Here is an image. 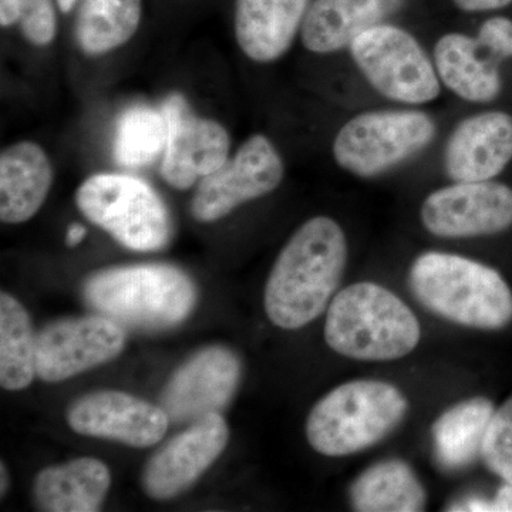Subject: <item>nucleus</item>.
<instances>
[{
	"instance_id": "cd10ccee",
	"label": "nucleus",
	"mask_w": 512,
	"mask_h": 512,
	"mask_svg": "<svg viewBox=\"0 0 512 512\" xmlns=\"http://www.w3.org/2000/svg\"><path fill=\"white\" fill-rule=\"evenodd\" d=\"M481 456L494 474L512 485V397L491 417Z\"/></svg>"
},
{
	"instance_id": "2eb2a0df",
	"label": "nucleus",
	"mask_w": 512,
	"mask_h": 512,
	"mask_svg": "<svg viewBox=\"0 0 512 512\" xmlns=\"http://www.w3.org/2000/svg\"><path fill=\"white\" fill-rule=\"evenodd\" d=\"M66 417L77 434L136 448L157 444L170 424L163 407L117 390L84 394L70 404Z\"/></svg>"
},
{
	"instance_id": "9d476101",
	"label": "nucleus",
	"mask_w": 512,
	"mask_h": 512,
	"mask_svg": "<svg viewBox=\"0 0 512 512\" xmlns=\"http://www.w3.org/2000/svg\"><path fill=\"white\" fill-rule=\"evenodd\" d=\"M420 220L434 237H487L512 227V190L488 181H453L430 192L420 208Z\"/></svg>"
},
{
	"instance_id": "5701e85b",
	"label": "nucleus",
	"mask_w": 512,
	"mask_h": 512,
	"mask_svg": "<svg viewBox=\"0 0 512 512\" xmlns=\"http://www.w3.org/2000/svg\"><path fill=\"white\" fill-rule=\"evenodd\" d=\"M495 413L485 397H473L450 407L433 424L434 451L446 470H461L481 454L485 431Z\"/></svg>"
},
{
	"instance_id": "473e14b6",
	"label": "nucleus",
	"mask_w": 512,
	"mask_h": 512,
	"mask_svg": "<svg viewBox=\"0 0 512 512\" xmlns=\"http://www.w3.org/2000/svg\"><path fill=\"white\" fill-rule=\"evenodd\" d=\"M0 477H2V484H0V493L5 495L6 490H8L9 480H8V471H6L5 464H0Z\"/></svg>"
},
{
	"instance_id": "4be33fe9",
	"label": "nucleus",
	"mask_w": 512,
	"mask_h": 512,
	"mask_svg": "<svg viewBox=\"0 0 512 512\" xmlns=\"http://www.w3.org/2000/svg\"><path fill=\"white\" fill-rule=\"evenodd\" d=\"M350 501L360 512H417L426 507L427 494L409 464L387 460L353 481Z\"/></svg>"
},
{
	"instance_id": "c756f323",
	"label": "nucleus",
	"mask_w": 512,
	"mask_h": 512,
	"mask_svg": "<svg viewBox=\"0 0 512 512\" xmlns=\"http://www.w3.org/2000/svg\"><path fill=\"white\" fill-rule=\"evenodd\" d=\"M458 511H497L512 512V485L505 484L498 491L494 501L470 500L464 505H460Z\"/></svg>"
},
{
	"instance_id": "7ed1b4c3",
	"label": "nucleus",
	"mask_w": 512,
	"mask_h": 512,
	"mask_svg": "<svg viewBox=\"0 0 512 512\" xmlns=\"http://www.w3.org/2000/svg\"><path fill=\"white\" fill-rule=\"evenodd\" d=\"M421 329L412 309L389 289L359 282L330 302L325 339L339 355L363 362H389L410 355Z\"/></svg>"
},
{
	"instance_id": "20e7f679",
	"label": "nucleus",
	"mask_w": 512,
	"mask_h": 512,
	"mask_svg": "<svg viewBox=\"0 0 512 512\" xmlns=\"http://www.w3.org/2000/svg\"><path fill=\"white\" fill-rule=\"evenodd\" d=\"M84 299L117 323L164 329L187 319L197 302L190 276L165 264L117 266L94 272L84 282Z\"/></svg>"
},
{
	"instance_id": "39448f33",
	"label": "nucleus",
	"mask_w": 512,
	"mask_h": 512,
	"mask_svg": "<svg viewBox=\"0 0 512 512\" xmlns=\"http://www.w3.org/2000/svg\"><path fill=\"white\" fill-rule=\"evenodd\" d=\"M409 403L393 384L355 380L340 384L313 406L306 437L316 453L345 457L376 446L406 417Z\"/></svg>"
},
{
	"instance_id": "2f4dec72",
	"label": "nucleus",
	"mask_w": 512,
	"mask_h": 512,
	"mask_svg": "<svg viewBox=\"0 0 512 512\" xmlns=\"http://www.w3.org/2000/svg\"><path fill=\"white\" fill-rule=\"evenodd\" d=\"M87 229L80 224L70 225L69 229H67L66 234V245L67 247H77L80 242L86 238Z\"/></svg>"
},
{
	"instance_id": "72a5a7b5",
	"label": "nucleus",
	"mask_w": 512,
	"mask_h": 512,
	"mask_svg": "<svg viewBox=\"0 0 512 512\" xmlns=\"http://www.w3.org/2000/svg\"><path fill=\"white\" fill-rule=\"evenodd\" d=\"M79 0H57V5H59L60 10L64 13L72 12L74 6Z\"/></svg>"
},
{
	"instance_id": "a878e982",
	"label": "nucleus",
	"mask_w": 512,
	"mask_h": 512,
	"mask_svg": "<svg viewBox=\"0 0 512 512\" xmlns=\"http://www.w3.org/2000/svg\"><path fill=\"white\" fill-rule=\"evenodd\" d=\"M167 121L163 111L131 107L121 114L114 140V158L126 168H143L164 154Z\"/></svg>"
},
{
	"instance_id": "bb28decb",
	"label": "nucleus",
	"mask_w": 512,
	"mask_h": 512,
	"mask_svg": "<svg viewBox=\"0 0 512 512\" xmlns=\"http://www.w3.org/2000/svg\"><path fill=\"white\" fill-rule=\"evenodd\" d=\"M15 25L33 46H49L57 33L53 0H0V26Z\"/></svg>"
},
{
	"instance_id": "4468645a",
	"label": "nucleus",
	"mask_w": 512,
	"mask_h": 512,
	"mask_svg": "<svg viewBox=\"0 0 512 512\" xmlns=\"http://www.w3.org/2000/svg\"><path fill=\"white\" fill-rule=\"evenodd\" d=\"M228 440V424L220 413L194 421L148 460L144 491L158 501L183 494L224 453Z\"/></svg>"
},
{
	"instance_id": "0eeeda50",
	"label": "nucleus",
	"mask_w": 512,
	"mask_h": 512,
	"mask_svg": "<svg viewBox=\"0 0 512 512\" xmlns=\"http://www.w3.org/2000/svg\"><path fill=\"white\" fill-rule=\"evenodd\" d=\"M77 208L120 245L153 252L170 241L171 220L160 195L130 175L96 174L77 188Z\"/></svg>"
},
{
	"instance_id": "dca6fc26",
	"label": "nucleus",
	"mask_w": 512,
	"mask_h": 512,
	"mask_svg": "<svg viewBox=\"0 0 512 512\" xmlns=\"http://www.w3.org/2000/svg\"><path fill=\"white\" fill-rule=\"evenodd\" d=\"M512 160V114L481 111L460 120L446 141L444 171L453 181L494 180Z\"/></svg>"
},
{
	"instance_id": "f3484780",
	"label": "nucleus",
	"mask_w": 512,
	"mask_h": 512,
	"mask_svg": "<svg viewBox=\"0 0 512 512\" xmlns=\"http://www.w3.org/2000/svg\"><path fill=\"white\" fill-rule=\"evenodd\" d=\"M406 0H312L301 39L308 52L333 55L349 50L357 36L386 23Z\"/></svg>"
},
{
	"instance_id": "f8f14e48",
	"label": "nucleus",
	"mask_w": 512,
	"mask_h": 512,
	"mask_svg": "<svg viewBox=\"0 0 512 512\" xmlns=\"http://www.w3.org/2000/svg\"><path fill=\"white\" fill-rule=\"evenodd\" d=\"M161 111L167 121L161 175L175 190H188L228 160L231 137L218 121L198 117L183 94L168 96Z\"/></svg>"
},
{
	"instance_id": "7c9ffc66",
	"label": "nucleus",
	"mask_w": 512,
	"mask_h": 512,
	"mask_svg": "<svg viewBox=\"0 0 512 512\" xmlns=\"http://www.w3.org/2000/svg\"><path fill=\"white\" fill-rule=\"evenodd\" d=\"M453 3L461 12L478 13L507 8L512 0H453Z\"/></svg>"
},
{
	"instance_id": "6e6552de",
	"label": "nucleus",
	"mask_w": 512,
	"mask_h": 512,
	"mask_svg": "<svg viewBox=\"0 0 512 512\" xmlns=\"http://www.w3.org/2000/svg\"><path fill=\"white\" fill-rule=\"evenodd\" d=\"M349 53L363 79L384 99L416 107L440 97L443 86L433 57L409 30L382 23L357 36Z\"/></svg>"
},
{
	"instance_id": "ddd939ff",
	"label": "nucleus",
	"mask_w": 512,
	"mask_h": 512,
	"mask_svg": "<svg viewBox=\"0 0 512 512\" xmlns=\"http://www.w3.org/2000/svg\"><path fill=\"white\" fill-rule=\"evenodd\" d=\"M242 366L239 357L224 346L198 350L175 370L160 404L170 423H194L220 413L237 392Z\"/></svg>"
},
{
	"instance_id": "412c9836",
	"label": "nucleus",
	"mask_w": 512,
	"mask_h": 512,
	"mask_svg": "<svg viewBox=\"0 0 512 512\" xmlns=\"http://www.w3.org/2000/svg\"><path fill=\"white\" fill-rule=\"evenodd\" d=\"M111 485L109 467L97 458L83 457L40 471L33 500L40 511H99Z\"/></svg>"
},
{
	"instance_id": "b1692460",
	"label": "nucleus",
	"mask_w": 512,
	"mask_h": 512,
	"mask_svg": "<svg viewBox=\"0 0 512 512\" xmlns=\"http://www.w3.org/2000/svg\"><path fill=\"white\" fill-rule=\"evenodd\" d=\"M141 0H80L76 42L87 56H103L126 45L140 28Z\"/></svg>"
},
{
	"instance_id": "393cba45",
	"label": "nucleus",
	"mask_w": 512,
	"mask_h": 512,
	"mask_svg": "<svg viewBox=\"0 0 512 512\" xmlns=\"http://www.w3.org/2000/svg\"><path fill=\"white\" fill-rule=\"evenodd\" d=\"M36 373V335L18 299L0 293V384L10 392L26 389Z\"/></svg>"
},
{
	"instance_id": "6ab92c4d",
	"label": "nucleus",
	"mask_w": 512,
	"mask_h": 512,
	"mask_svg": "<svg viewBox=\"0 0 512 512\" xmlns=\"http://www.w3.org/2000/svg\"><path fill=\"white\" fill-rule=\"evenodd\" d=\"M433 63L441 86L467 103H491L503 92L497 60L487 55L476 37L461 32L440 36Z\"/></svg>"
},
{
	"instance_id": "423d86ee",
	"label": "nucleus",
	"mask_w": 512,
	"mask_h": 512,
	"mask_svg": "<svg viewBox=\"0 0 512 512\" xmlns=\"http://www.w3.org/2000/svg\"><path fill=\"white\" fill-rule=\"evenodd\" d=\"M436 134V120L416 107L362 111L333 138V160L355 177H379L423 153Z\"/></svg>"
},
{
	"instance_id": "f257e3e1",
	"label": "nucleus",
	"mask_w": 512,
	"mask_h": 512,
	"mask_svg": "<svg viewBox=\"0 0 512 512\" xmlns=\"http://www.w3.org/2000/svg\"><path fill=\"white\" fill-rule=\"evenodd\" d=\"M348 264V239L329 217H315L293 232L265 286L264 305L278 328L301 329L319 318Z\"/></svg>"
},
{
	"instance_id": "f03ea898",
	"label": "nucleus",
	"mask_w": 512,
	"mask_h": 512,
	"mask_svg": "<svg viewBox=\"0 0 512 512\" xmlns=\"http://www.w3.org/2000/svg\"><path fill=\"white\" fill-rule=\"evenodd\" d=\"M409 285L434 315L467 328L503 329L512 320L510 286L491 266L450 252L414 259Z\"/></svg>"
},
{
	"instance_id": "9b49d317",
	"label": "nucleus",
	"mask_w": 512,
	"mask_h": 512,
	"mask_svg": "<svg viewBox=\"0 0 512 512\" xmlns=\"http://www.w3.org/2000/svg\"><path fill=\"white\" fill-rule=\"evenodd\" d=\"M126 333L103 315L64 318L36 335V373L47 383L64 382L123 352Z\"/></svg>"
},
{
	"instance_id": "a211bd4d",
	"label": "nucleus",
	"mask_w": 512,
	"mask_h": 512,
	"mask_svg": "<svg viewBox=\"0 0 512 512\" xmlns=\"http://www.w3.org/2000/svg\"><path fill=\"white\" fill-rule=\"evenodd\" d=\"M312 0H235L238 46L252 62H278L301 33Z\"/></svg>"
},
{
	"instance_id": "1a4fd4ad",
	"label": "nucleus",
	"mask_w": 512,
	"mask_h": 512,
	"mask_svg": "<svg viewBox=\"0 0 512 512\" xmlns=\"http://www.w3.org/2000/svg\"><path fill=\"white\" fill-rule=\"evenodd\" d=\"M285 177V163L271 138L254 134L220 168L202 178L192 197L195 221L210 224L247 202L274 192Z\"/></svg>"
},
{
	"instance_id": "c85d7f7f",
	"label": "nucleus",
	"mask_w": 512,
	"mask_h": 512,
	"mask_svg": "<svg viewBox=\"0 0 512 512\" xmlns=\"http://www.w3.org/2000/svg\"><path fill=\"white\" fill-rule=\"evenodd\" d=\"M478 45L498 63L512 57V20L494 16L483 22L476 36Z\"/></svg>"
},
{
	"instance_id": "aec40b11",
	"label": "nucleus",
	"mask_w": 512,
	"mask_h": 512,
	"mask_svg": "<svg viewBox=\"0 0 512 512\" xmlns=\"http://www.w3.org/2000/svg\"><path fill=\"white\" fill-rule=\"evenodd\" d=\"M53 165L39 144L19 141L0 154V220L22 224L45 204L53 184Z\"/></svg>"
}]
</instances>
